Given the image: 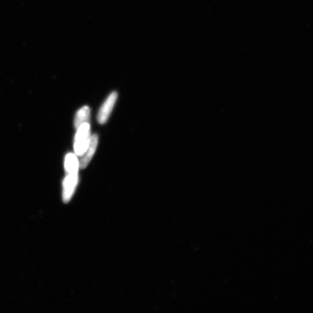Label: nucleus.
<instances>
[{"mask_svg":"<svg viewBox=\"0 0 313 313\" xmlns=\"http://www.w3.org/2000/svg\"><path fill=\"white\" fill-rule=\"evenodd\" d=\"M90 130L89 123L82 124L77 129L74 142L75 153L78 156H81L87 149L90 139Z\"/></svg>","mask_w":313,"mask_h":313,"instance_id":"nucleus-1","label":"nucleus"},{"mask_svg":"<svg viewBox=\"0 0 313 313\" xmlns=\"http://www.w3.org/2000/svg\"><path fill=\"white\" fill-rule=\"evenodd\" d=\"M78 171L67 172V175L63 182V198L65 202L70 200L78 182Z\"/></svg>","mask_w":313,"mask_h":313,"instance_id":"nucleus-2","label":"nucleus"},{"mask_svg":"<svg viewBox=\"0 0 313 313\" xmlns=\"http://www.w3.org/2000/svg\"><path fill=\"white\" fill-rule=\"evenodd\" d=\"M118 93L116 92H112L101 106L97 116L98 122L100 124H103L107 122L118 99Z\"/></svg>","mask_w":313,"mask_h":313,"instance_id":"nucleus-3","label":"nucleus"},{"mask_svg":"<svg viewBox=\"0 0 313 313\" xmlns=\"http://www.w3.org/2000/svg\"><path fill=\"white\" fill-rule=\"evenodd\" d=\"M98 143V137L96 134H93L90 137L89 145L85 152L83 153L78 161L79 167L84 169L88 165L95 153Z\"/></svg>","mask_w":313,"mask_h":313,"instance_id":"nucleus-4","label":"nucleus"},{"mask_svg":"<svg viewBox=\"0 0 313 313\" xmlns=\"http://www.w3.org/2000/svg\"><path fill=\"white\" fill-rule=\"evenodd\" d=\"M90 118V109L88 107L82 108L77 113L75 118V127L78 129L85 123H89Z\"/></svg>","mask_w":313,"mask_h":313,"instance_id":"nucleus-5","label":"nucleus"}]
</instances>
